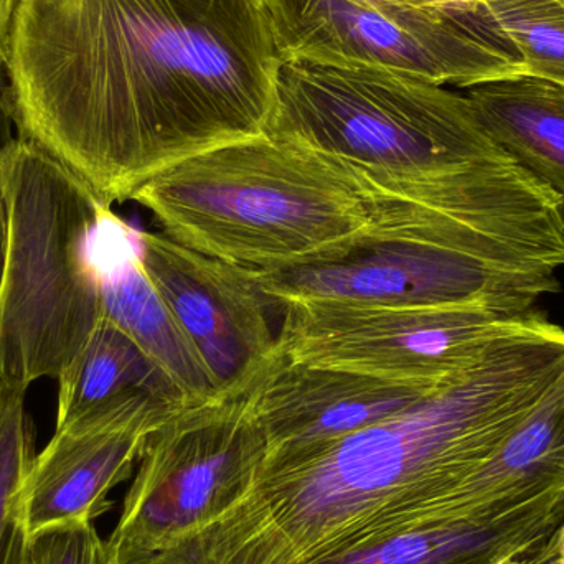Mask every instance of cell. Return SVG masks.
I'll list each match as a JSON object with an SVG mask.
<instances>
[{
	"mask_svg": "<svg viewBox=\"0 0 564 564\" xmlns=\"http://www.w3.org/2000/svg\"><path fill=\"white\" fill-rule=\"evenodd\" d=\"M464 95L494 142L564 198V86L520 75Z\"/></svg>",
	"mask_w": 564,
	"mask_h": 564,
	"instance_id": "16",
	"label": "cell"
},
{
	"mask_svg": "<svg viewBox=\"0 0 564 564\" xmlns=\"http://www.w3.org/2000/svg\"><path fill=\"white\" fill-rule=\"evenodd\" d=\"M441 387L299 364L278 351L245 398L267 434L270 460L307 453L367 430Z\"/></svg>",
	"mask_w": 564,
	"mask_h": 564,
	"instance_id": "12",
	"label": "cell"
},
{
	"mask_svg": "<svg viewBox=\"0 0 564 564\" xmlns=\"http://www.w3.org/2000/svg\"><path fill=\"white\" fill-rule=\"evenodd\" d=\"M564 522V489L497 510L398 533L307 564H513L542 549Z\"/></svg>",
	"mask_w": 564,
	"mask_h": 564,
	"instance_id": "14",
	"label": "cell"
},
{
	"mask_svg": "<svg viewBox=\"0 0 564 564\" xmlns=\"http://www.w3.org/2000/svg\"><path fill=\"white\" fill-rule=\"evenodd\" d=\"M281 59L267 0H19L9 118L112 207L267 134Z\"/></svg>",
	"mask_w": 564,
	"mask_h": 564,
	"instance_id": "1",
	"label": "cell"
},
{
	"mask_svg": "<svg viewBox=\"0 0 564 564\" xmlns=\"http://www.w3.org/2000/svg\"><path fill=\"white\" fill-rule=\"evenodd\" d=\"M56 380V427L132 398H154L174 406L188 404L171 377L106 317Z\"/></svg>",
	"mask_w": 564,
	"mask_h": 564,
	"instance_id": "17",
	"label": "cell"
},
{
	"mask_svg": "<svg viewBox=\"0 0 564 564\" xmlns=\"http://www.w3.org/2000/svg\"><path fill=\"white\" fill-rule=\"evenodd\" d=\"M102 315L128 334L177 384L188 404L218 400L204 361L149 281L138 230L102 205L91 238Z\"/></svg>",
	"mask_w": 564,
	"mask_h": 564,
	"instance_id": "13",
	"label": "cell"
},
{
	"mask_svg": "<svg viewBox=\"0 0 564 564\" xmlns=\"http://www.w3.org/2000/svg\"><path fill=\"white\" fill-rule=\"evenodd\" d=\"M138 241L149 281L204 361L218 398L247 397L278 355L270 302L243 268L162 231H138Z\"/></svg>",
	"mask_w": 564,
	"mask_h": 564,
	"instance_id": "10",
	"label": "cell"
},
{
	"mask_svg": "<svg viewBox=\"0 0 564 564\" xmlns=\"http://www.w3.org/2000/svg\"><path fill=\"white\" fill-rule=\"evenodd\" d=\"M358 2L381 3V2H400V0H358ZM403 2H404V0H403Z\"/></svg>",
	"mask_w": 564,
	"mask_h": 564,
	"instance_id": "25",
	"label": "cell"
},
{
	"mask_svg": "<svg viewBox=\"0 0 564 564\" xmlns=\"http://www.w3.org/2000/svg\"><path fill=\"white\" fill-rule=\"evenodd\" d=\"M184 406L132 398L89 411L55 430L33 457L20 496L30 540L76 523H95L109 494L134 476L152 433Z\"/></svg>",
	"mask_w": 564,
	"mask_h": 564,
	"instance_id": "11",
	"label": "cell"
},
{
	"mask_svg": "<svg viewBox=\"0 0 564 564\" xmlns=\"http://www.w3.org/2000/svg\"><path fill=\"white\" fill-rule=\"evenodd\" d=\"M562 2L564 3V0H562Z\"/></svg>",
	"mask_w": 564,
	"mask_h": 564,
	"instance_id": "28",
	"label": "cell"
},
{
	"mask_svg": "<svg viewBox=\"0 0 564 564\" xmlns=\"http://www.w3.org/2000/svg\"><path fill=\"white\" fill-rule=\"evenodd\" d=\"M543 553L550 564H564V522L543 545Z\"/></svg>",
	"mask_w": 564,
	"mask_h": 564,
	"instance_id": "22",
	"label": "cell"
},
{
	"mask_svg": "<svg viewBox=\"0 0 564 564\" xmlns=\"http://www.w3.org/2000/svg\"><path fill=\"white\" fill-rule=\"evenodd\" d=\"M17 6H19V0H0V66L6 63L7 46H9Z\"/></svg>",
	"mask_w": 564,
	"mask_h": 564,
	"instance_id": "21",
	"label": "cell"
},
{
	"mask_svg": "<svg viewBox=\"0 0 564 564\" xmlns=\"http://www.w3.org/2000/svg\"><path fill=\"white\" fill-rule=\"evenodd\" d=\"M278 351L299 364L404 383L444 384L476 367L540 308L380 307L325 301L280 305Z\"/></svg>",
	"mask_w": 564,
	"mask_h": 564,
	"instance_id": "8",
	"label": "cell"
},
{
	"mask_svg": "<svg viewBox=\"0 0 564 564\" xmlns=\"http://www.w3.org/2000/svg\"><path fill=\"white\" fill-rule=\"evenodd\" d=\"M33 564H119L109 540L95 523H76L32 539Z\"/></svg>",
	"mask_w": 564,
	"mask_h": 564,
	"instance_id": "20",
	"label": "cell"
},
{
	"mask_svg": "<svg viewBox=\"0 0 564 564\" xmlns=\"http://www.w3.org/2000/svg\"><path fill=\"white\" fill-rule=\"evenodd\" d=\"M245 271L276 307L325 301L530 312L543 295L560 291L558 270L536 258L434 237L371 238L337 257Z\"/></svg>",
	"mask_w": 564,
	"mask_h": 564,
	"instance_id": "6",
	"label": "cell"
},
{
	"mask_svg": "<svg viewBox=\"0 0 564 564\" xmlns=\"http://www.w3.org/2000/svg\"><path fill=\"white\" fill-rule=\"evenodd\" d=\"M102 205L30 139L0 145V380H56L105 317L91 260Z\"/></svg>",
	"mask_w": 564,
	"mask_h": 564,
	"instance_id": "5",
	"label": "cell"
},
{
	"mask_svg": "<svg viewBox=\"0 0 564 564\" xmlns=\"http://www.w3.org/2000/svg\"><path fill=\"white\" fill-rule=\"evenodd\" d=\"M282 56L387 66L467 89L527 75L522 59L453 6L267 0Z\"/></svg>",
	"mask_w": 564,
	"mask_h": 564,
	"instance_id": "9",
	"label": "cell"
},
{
	"mask_svg": "<svg viewBox=\"0 0 564 564\" xmlns=\"http://www.w3.org/2000/svg\"><path fill=\"white\" fill-rule=\"evenodd\" d=\"M564 489V373L454 494L449 520L509 510Z\"/></svg>",
	"mask_w": 564,
	"mask_h": 564,
	"instance_id": "15",
	"label": "cell"
},
{
	"mask_svg": "<svg viewBox=\"0 0 564 564\" xmlns=\"http://www.w3.org/2000/svg\"><path fill=\"white\" fill-rule=\"evenodd\" d=\"M3 76H6V72H3V66H0V88L6 85V79H3Z\"/></svg>",
	"mask_w": 564,
	"mask_h": 564,
	"instance_id": "27",
	"label": "cell"
},
{
	"mask_svg": "<svg viewBox=\"0 0 564 564\" xmlns=\"http://www.w3.org/2000/svg\"><path fill=\"white\" fill-rule=\"evenodd\" d=\"M25 394L23 388L0 380V564H33L32 540L20 509L36 454Z\"/></svg>",
	"mask_w": 564,
	"mask_h": 564,
	"instance_id": "19",
	"label": "cell"
},
{
	"mask_svg": "<svg viewBox=\"0 0 564 564\" xmlns=\"http://www.w3.org/2000/svg\"><path fill=\"white\" fill-rule=\"evenodd\" d=\"M564 373V328L542 311L406 411L307 453L270 459L230 512L119 564H307L451 522L456 490Z\"/></svg>",
	"mask_w": 564,
	"mask_h": 564,
	"instance_id": "2",
	"label": "cell"
},
{
	"mask_svg": "<svg viewBox=\"0 0 564 564\" xmlns=\"http://www.w3.org/2000/svg\"><path fill=\"white\" fill-rule=\"evenodd\" d=\"M267 134L404 200L564 248V198L494 142L466 95L424 76L282 56Z\"/></svg>",
	"mask_w": 564,
	"mask_h": 564,
	"instance_id": "3",
	"label": "cell"
},
{
	"mask_svg": "<svg viewBox=\"0 0 564 564\" xmlns=\"http://www.w3.org/2000/svg\"><path fill=\"white\" fill-rule=\"evenodd\" d=\"M453 7L470 25L512 50L527 75L564 86L562 0H492Z\"/></svg>",
	"mask_w": 564,
	"mask_h": 564,
	"instance_id": "18",
	"label": "cell"
},
{
	"mask_svg": "<svg viewBox=\"0 0 564 564\" xmlns=\"http://www.w3.org/2000/svg\"><path fill=\"white\" fill-rule=\"evenodd\" d=\"M513 564H550L549 560H546L545 553H543L542 549L536 550L532 555L523 556V558L517 560Z\"/></svg>",
	"mask_w": 564,
	"mask_h": 564,
	"instance_id": "24",
	"label": "cell"
},
{
	"mask_svg": "<svg viewBox=\"0 0 564 564\" xmlns=\"http://www.w3.org/2000/svg\"><path fill=\"white\" fill-rule=\"evenodd\" d=\"M268 441L247 398L187 404L145 444L109 536L118 560L154 555L230 512L260 479Z\"/></svg>",
	"mask_w": 564,
	"mask_h": 564,
	"instance_id": "7",
	"label": "cell"
},
{
	"mask_svg": "<svg viewBox=\"0 0 564 564\" xmlns=\"http://www.w3.org/2000/svg\"><path fill=\"white\" fill-rule=\"evenodd\" d=\"M413 6H459V3H484L492 0H404Z\"/></svg>",
	"mask_w": 564,
	"mask_h": 564,
	"instance_id": "23",
	"label": "cell"
},
{
	"mask_svg": "<svg viewBox=\"0 0 564 564\" xmlns=\"http://www.w3.org/2000/svg\"><path fill=\"white\" fill-rule=\"evenodd\" d=\"M7 105L6 88H0V106Z\"/></svg>",
	"mask_w": 564,
	"mask_h": 564,
	"instance_id": "26",
	"label": "cell"
},
{
	"mask_svg": "<svg viewBox=\"0 0 564 564\" xmlns=\"http://www.w3.org/2000/svg\"><path fill=\"white\" fill-rule=\"evenodd\" d=\"M131 200L172 240L245 270L337 257L371 238H507L397 197L341 159L268 134L185 159Z\"/></svg>",
	"mask_w": 564,
	"mask_h": 564,
	"instance_id": "4",
	"label": "cell"
}]
</instances>
